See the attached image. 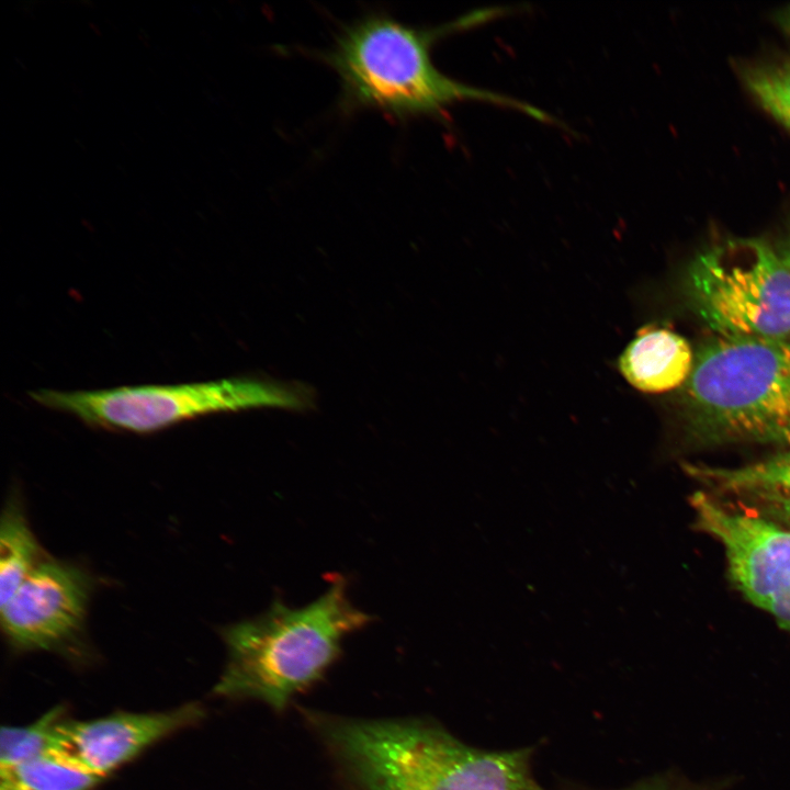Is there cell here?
<instances>
[{"mask_svg":"<svg viewBox=\"0 0 790 790\" xmlns=\"http://www.w3.org/2000/svg\"><path fill=\"white\" fill-rule=\"evenodd\" d=\"M305 718L349 790H544L528 748L477 749L413 719Z\"/></svg>","mask_w":790,"mask_h":790,"instance_id":"6da1fadb","label":"cell"},{"mask_svg":"<svg viewBox=\"0 0 790 790\" xmlns=\"http://www.w3.org/2000/svg\"><path fill=\"white\" fill-rule=\"evenodd\" d=\"M372 620L351 602L342 576L303 607L276 597L263 613L222 631L228 655L215 691L283 711L336 663L343 640Z\"/></svg>","mask_w":790,"mask_h":790,"instance_id":"7a4b0ae2","label":"cell"},{"mask_svg":"<svg viewBox=\"0 0 790 790\" xmlns=\"http://www.w3.org/2000/svg\"><path fill=\"white\" fill-rule=\"evenodd\" d=\"M684 386L693 444L790 448V339L714 335L695 352Z\"/></svg>","mask_w":790,"mask_h":790,"instance_id":"3957f363","label":"cell"},{"mask_svg":"<svg viewBox=\"0 0 790 790\" xmlns=\"http://www.w3.org/2000/svg\"><path fill=\"white\" fill-rule=\"evenodd\" d=\"M475 12L437 30L410 27L386 15H370L346 27L323 58L341 80L345 102L398 117L438 114L448 105L478 100L552 122L541 110L487 90L460 83L439 71L430 57L435 40L483 21Z\"/></svg>","mask_w":790,"mask_h":790,"instance_id":"277c9868","label":"cell"},{"mask_svg":"<svg viewBox=\"0 0 790 790\" xmlns=\"http://www.w3.org/2000/svg\"><path fill=\"white\" fill-rule=\"evenodd\" d=\"M30 397L89 426L134 433H151L216 414L262 407L305 410L314 404V393L304 384L248 375L89 391L38 388Z\"/></svg>","mask_w":790,"mask_h":790,"instance_id":"5b68a950","label":"cell"},{"mask_svg":"<svg viewBox=\"0 0 790 790\" xmlns=\"http://www.w3.org/2000/svg\"><path fill=\"white\" fill-rule=\"evenodd\" d=\"M686 290L715 336L790 339V267L764 240L733 238L703 250Z\"/></svg>","mask_w":790,"mask_h":790,"instance_id":"8992f818","label":"cell"},{"mask_svg":"<svg viewBox=\"0 0 790 790\" xmlns=\"http://www.w3.org/2000/svg\"><path fill=\"white\" fill-rule=\"evenodd\" d=\"M696 526L721 544L736 588L790 630V529L698 490L690 498Z\"/></svg>","mask_w":790,"mask_h":790,"instance_id":"52a82bcc","label":"cell"},{"mask_svg":"<svg viewBox=\"0 0 790 790\" xmlns=\"http://www.w3.org/2000/svg\"><path fill=\"white\" fill-rule=\"evenodd\" d=\"M93 588L77 565L44 560L1 606L9 643L21 651L60 650L82 632Z\"/></svg>","mask_w":790,"mask_h":790,"instance_id":"ba28073f","label":"cell"},{"mask_svg":"<svg viewBox=\"0 0 790 790\" xmlns=\"http://www.w3.org/2000/svg\"><path fill=\"white\" fill-rule=\"evenodd\" d=\"M199 704L165 712L115 713L60 724L55 755L103 778L142 751L202 719Z\"/></svg>","mask_w":790,"mask_h":790,"instance_id":"9c48e42d","label":"cell"},{"mask_svg":"<svg viewBox=\"0 0 790 790\" xmlns=\"http://www.w3.org/2000/svg\"><path fill=\"white\" fill-rule=\"evenodd\" d=\"M695 352L689 342L668 328L646 326L619 358L623 377L636 390L663 393L685 385Z\"/></svg>","mask_w":790,"mask_h":790,"instance_id":"30bf717a","label":"cell"},{"mask_svg":"<svg viewBox=\"0 0 790 790\" xmlns=\"http://www.w3.org/2000/svg\"><path fill=\"white\" fill-rule=\"evenodd\" d=\"M684 465L685 472L713 495H731L749 501L790 499V448L737 467Z\"/></svg>","mask_w":790,"mask_h":790,"instance_id":"8fae6325","label":"cell"},{"mask_svg":"<svg viewBox=\"0 0 790 790\" xmlns=\"http://www.w3.org/2000/svg\"><path fill=\"white\" fill-rule=\"evenodd\" d=\"M42 562L40 545L16 500L3 509L0 524V605L5 603Z\"/></svg>","mask_w":790,"mask_h":790,"instance_id":"7c38bea8","label":"cell"},{"mask_svg":"<svg viewBox=\"0 0 790 790\" xmlns=\"http://www.w3.org/2000/svg\"><path fill=\"white\" fill-rule=\"evenodd\" d=\"M61 708H54L25 726H3L0 735L1 771L13 769L35 758L54 754L59 727L64 722Z\"/></svg>","mask_w":790,"mask_h":790,"instance_id":"4fadbf2b","label":"cell"},{"mask_svg":"<svg viewBox=\"0 0 790 790\" xmlns=\"http://www.w3.org/2000/svg\"><path fill=\"white\" fill-rule=\"evenodd\" d=\"M746 83L756 101L790 129V59L754 68Z\"/></svg>","mask_w":790,"mask_h":790,"instance_id":"5bb4252c","label":"cell"},{"mask_svg":"<svg viewBox=\"0 0 790 790\" xmlns=\"http://www.w3.org/2000/svg\"><path fill=\"white\" fill-rule=\"evenodd\" d=\"M753 503L758 508L757 514L790 529V499L769 498Z\"/></svg>","mask_w":790,"mask_h":790,"instance_id":"9a60e30c","label":"cell"},{"mask_svg":"<svg viewBox=\"0 0 790 790\" xmlns=\"http://www.w3.org/2000/svg\"><path fill=\"white\" fill-rule=\"evenodd\" d=\"M0 790H35L27 787H24L14 780H12L9 777L1 776V785Z\"/></svg>","mask_w":790,"mask_h":790,"instance_id":"2e32d148","label":"cell"},{"mask_svg":"<svg viewBox=\"0 0 790 790\" xmlns=\"http://www.w3.org/2000/svg\"><path fill=\"white\" fill-rule=\"evenodd\" d=\"M779 253L785 259L787 264L790 267V232L783 242L781 250H779Z\"/></svg>","mask_w":790,"mask_h":790,"instance_id":"e0dca14e","label":"cell"},{"mask_svg":"<svg viewBox=\"0 0 790 790\" xmlns=\"http://www.w3.org/2000/svg\"><path fill=\"white\" fill-rule=\"evenodd\" d=\"M632 790H664V789H658V788H652V787H645V788H636V789H632Z\"/></svg>","mask_w":790,"mask_h":790,"instance_id":"ac0fdd59","label":"cell"},{"mask_svg":"<svg viewBox=\"0 0 790 790\" xmlns=\"http://www.w3.org/2000/svg\"><path fill=\"white\" fill-rule=\"evenodd\" d=\"M787 24H788V26H789V29H790V10H789L788 15H787Z\"/></svg>","mask_w":790,"mask_h":790,"instance_id":"d6986e66","label":"cell"}]
</instances>
